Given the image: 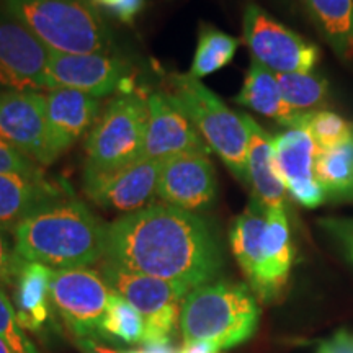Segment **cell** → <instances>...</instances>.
I'll return each mask as SVG.
<instances>
[{"label":"cell","instance_id":"obj_1","mask_svg":"<svg viewBox=\"0 0 353 353\" xmlns=\"http://www.w3.org/2000/svg\"><path fill=\"white\" fill-rule=\"evenodd\" d=\"M105 262L182 285L210 283L221 268L219 245L200 216L149 205L107 224Z\"/></svg>","mask_w":353,"mask_h":353},{"label":"cell","instance_id":"obj_2","mask_svg":"<svg viewBox=\"0 0 353 353\" xmlns=\"http://www.w3.org/2000/svg\"><path fill=\"white\" fill-rule=\"evenodd\" d=\"M15 252L52 270L90 267L105 257L107 224L76 198H63L21 219L13 229Z\"/></svg>","mask_w":353,"mask_h":353},{"label":"cell","instance_id":"obj_3","mask_svg":"<svg viewBox=\"0 0 353 353\" xmlns=\"http://www.w3.org/2000/svg\"><path fill=\"white\" fill-rule=\"evenodd\" d=\"M3 12L51 52H107L112 32L88 0H2Z\"/></svg>","mask_w":353,"mask_h":353},{"label":"cell","instance_id":"obj_4","mask_svg":"<svg viewBox=\"0 0 353 353\" xmlns=\"http://www.w3.org/2000/svg\"><path fill=\"white\" fill-rule=\"evenodd\" d=\"M259 306L245 285L210 281L183 299L180 329L185 342H210L216 350L245 342L259 324Z\"/></svg>","mask_w":353,"mask_h":353},{"label":"cell","instance_id":"obj_5","mask_svg":"<svg viewBox=\"0 0 353 353\" xmlns=\"http://www.w3.org/2000/svg\"><path fill=\"white\" fill-rule=\"evenodd\" d=\"M170 94H165L176 108L200 131L210 149L242 183L247 179V128L241 113L231 108L214 92L188 74L172 77Z\"/></svg>","mask_w":353,"mask_h":353},{"label":"cell","instance_id":"obj_6","mask_svg":"<svg viewBox=\"0 0 353 353\" xmlns=\"http://www.w3.org/2000/svg\"><path fill=\"white\" fill-rule=\"evenodd\" d=\"M148 128V99L126 92L117 97L88 134L87 167L117 169L143 156Z\"/></svg>","mask_w":353,"mask_h":353},{"label":"cell","instance_id":"obj_7","mask_svg":"<svg viewBox=\"0 0 353 353\" xmlns=\"http://www.w3.org/2000/svg\"><path fill=\"white\" fill-rule=\"evenodd\" d=\"M112 290L103 276L83 268L52 270L51 301L76 339L108 337L105 314Z\"/></svg>","mask_w":353,"mask_h":353},{"label":"cell","instance_id":"obj_8","mask_svg":"<svg viewBox=\"0 0 353 353\" xmlns=\"http://www.w3.org/2000/svg\"><path fill=\"white\" fill-rule=\"evenodd\" d=\"M242 30L252 59L272 72H311L319 61L316 44L281 25L255 3L245 7Z\"/></svg>","mask_w":353,"mask_h":353},{"label":"cell","instance_id":"obj_9","mask_svg":"<svg viewBox=\"0 0 353 353\" xmlns=\"http://www.w3.org/2000/svg\"><path fill=\"white\" fill-rule=\"evenodd\" d=\"M0 138L37 164H52L57 154L48 123L46 95L41 92H2Z\"/></svg>","mask_w":353,"mask_h":353},{"label":"cell","instance_id":"obj_10","mask_svg":"<svg viewBox=\"0 0 353 353\" xmlns=\"http://www.w3.org/2000/svg\"><path fill=\"white\" fill-rule=\"evenodd\" d=\"M161 162L139 157L117 169L100 170L85 165L83 192L101 208L134 213L151 205L157 196V179Z\"/></svg>","mask_w":353,"mask_h":353},{"label":"cell","instance_id":"obj_11","mask_svg":"<svg viewBox=\"0 0 353 353\" xmlns=\"http://www.w3.org/2000/svg\"><path fill=\"white\" fill-rule=\"evenodd\" d=\"M50 51L23 25L0 13V87L7 92L51 90Z\"/></svg>","mask_w":353,"mask_h":353},{"label":"cell","instance_id":"obj_12","mask_svg":"<svg viewBox=\"0 0 353 353\" xmlns=\"http://www.w3.org/2000/svg\"><path fill=\"white\" fill-rule=\"evenodd\" d=\"M130 65L120 57L108 52H88V54H63L50 51L51 90L54 88H72L83 94L105 97L125 85L131 77Z\"/></svg>","mask_w":353,"mask_h":353},{"label":"cell","instance_id":"obj_13","mask_svg":"<svg viewBox=\"0 0 353 353\" xmlns=\"http://www.w3.org/2000/svg\"><path fill=\"white\" fill-rule=\"evenodd\" d=\"M276 172L286 192L304 208L322 205L325 192L316 179L319 148L306 128H290L273 136Z\"/></svg>","mask_w":353,"mask_h":353},{"label":"cell","instance_id":"obj_14","mask_svg":"<svg viewBox=\"0 0 353 353\" xmlns=\"http://www.w3.org/2000/svg\"><path fill=\"white\" fill-rule=\"evenodd\" d=\"M216 188V172L208 154H180L161 162L156 193L165 205L195 213L211 205Z\"/></svg>","mask_w":353,"mask_h":353},{"label":"cell","instance_id":"obj_15","mask_svg":"<svg viewBox=\"0 0 353 353\" xmlns=\"http://www.w3.org/2000/svg\"><path fill=\"white\" fill-rule=\"evenodd\" d=\"M211 149L200 131L165 94L148 97V128L143 156L164 161L180 154H208Z\"/></svg>","mask_w":353,"mask_h":353},{"label":"cell","instance_id":"obj_16","mask_svg":"<svg viewBox=\"0 0 353 353\" xmlns=\"http://www.w3.org/2000/svg\"><path fill=\"white\" fill-rule=\"evenodd\" d=\"M101 276L110 290L117 291L128 303H131L144 319L174 304H183V299L190 293V290L182 285L125 270L110 262H105L101 267Z\"/></svg>","mask_w":353,"mask_h":353},{"label":"cell","instance_id":"obj_17","mask_svg":"<svg viewBox=\"0 0 353 353\" xmlns=\"http://www.w3.org/2000/svg\"><path fill=\"white\" fill-rule=\"evenodd\" d=\"M294 259L293 242L285 208L267 211L262 242V268L254 293L262 301H273L288 281Z\"/></svg>","mask_w":353,"mask_h":353},{"label":"cell","instance_id":"obj_18","mask_svg":"<svg viewBox=\"0 0 353 353\" xmlns=\"http://www.w3.org/2000/svg\"><path fill=\"white\" fill-rule=\"evenodd\" d=\"M46 110L52 148L59 157L94 125L100 101L72 88H54L46 94Z\"/></svg>","mask_w":353,"mask_h":353},{"label":"cell","instance_id":"obj_19","mask_svg":"<svg viewBox=\"0 0 353 353\" xmlns=\"http://www.w3.org/2000/svg\"><path fill=\"white\" fill-rule=\"evenodd\" d=\"M247 128V179L254 198L267 210L285 208L286 188L275 165L273 138L250 114L241 113Z\"/></svg>","mask_w":353,"mask_h":353},{"label":"cell","instance_id":"obj_20","mask_svg":"<svg viewBox=\"0 0 353 353\" xmlns=\"http://www.w3.org/2000/svg\"><path fill=\"white\" fill-rule=\"evenodd\" d=\"M65 198L63 187L46 176L0 174V226L13 231L26 216Z\"/></svg>","mask_w":353,"mask_h":353},{"label":"cell","instance_id":"obj_21","mask_svg":"<svg viewBox=\"0 0 353 353\" xmlns=\"http://www.w3.org/2000/svg\"><path fill=\"white\" fill-rule=\"evenodd\" d=\"M237 105L272 118L285 128H304L307 113H298L286 103L276 74L252 59L241 92L234 99Z\"/></svg>","mask_w":353,"mask_h":353},{"label":"cell","instance_id":"obj_22","mask_svg":"<svg viewBox=\"0 0 353 353\" xmlns=\"http://www.w3.org/2000/svg\"><path fill=\"white\" fill-rule=\"evenodd\" d=\"M52 268L23 262L15 281V311L25 330L39 332L51 321Z\"/></svg>","mask_w":353,"mask_h":353},{"label":"cell","instance_id":"obj_23","mask_svg":"<svg viewBox=\"0 0 353 353\" xmlns=\"http://www.w3.org/2000/svg\"><path fill=\"white\" fill-rule=\"evenodd\" d=\"M267 208L252 196L245 211L234 221L231 229V247L234 257L249 280L250 288H255L262 268V242L267 226Z\"/></svg>","mask_w":353,"mask_h":353},{"label":"cell","instance_id":"obj_24","mask_svg":"<svg viewBox=\"0 0 353 353\" xmlns=\"http://www.w3.org/2000/svg\"><path fill=\"white\" fill-rule=\"evenodd\" d=\"M329 46L353 64V0H303Z\"/></svg>","mask_w":353,"mask_h":353},{"label":"cell","instance_id":"obj_25","mask_svg":"<svg viewBox=\"0 0 353 353\" xmlns=\"http://www.w3.org/2000/svg\"><path fill=\"white\" fill-rule=\"evenodd\" d=\"M316 179L325 196L353 195V136L335 148L319 151Z\"/></svg>","mask_w":353,"mask_h":353},{"label":"cell","instance_id":"obj_26","mask_svg":"<svg viewBox=\"0 0 353 353\" xmlns=\"http://www.w3.org/2000/svg\"><path fill=\"white\" fill-rule=\"evenodd\" d=\"M239 39L210 25H201L195 57L188 76L201 81L228 65L236 56Z\"/></svg>","mask_w":353,"mask_h":353},{"label":"cell","instance_id":"obj_27","mask_svg":"<svg viewBox=\"0 0 353 353\" xmlns=\"http://www.w3.org/2000/svg\"><path fill=\"white\" fill-rule=\"evenodd\" d=\"M286 103L298 113H312L327 103L329 83L321 74L293 72L276 74Z\"/></svg>","mask_w":353,"mask_h":353},{"label":"cell","instance_id":"obj_28","mask_svg":"<svg viewBox=\"0 0 353 353\" xmlns=\"http://www.w3.org/2000/svg\"><path fill=\"white\" fill-rule=\"evenodd\" d=\"M103 327L107 335H113L128 343H139L143 342L144 335V317L121 294L112 290Z\"/></svg>","mask_w":353,"mask_h":353},{"label":"cell","instance_id":"obj_29","mask_svg":"<svg viewBox=\"0 0 353 353\" xmlns=\"http://www.w3.org/2000/svg\"><path fill=\"white\" fill-rule=\"evenodd\" d=\"M304 128L316 141L319 151L335 148L353 136V123L347 121L339 113L329 112V110H317V112L307 113Z\"/></svg>","mask_w":353,"mask_h":353},{"label":"cell","instance_id":"obj_30","mask_svg":"<svg viewBox=\"0 0 353 353\" xmlns=\"http://www.w3.org/2000/svg\"><path fill=\"white\" fill-rule=\"evenodd\" d=\"M0 339L13 353H39L20 325L15 306L3 286H0Z\"/></svg>","mask_w":353,"mask_h":353},{"label":"cell","instance_id":"obj_31","mask_svg":"<svg viewBox=\"0 0 353 353\" xmlns=\"http://www.w3.org/2000/svg\"><path fill=\"white\" fill-rule=\"evenodd\" d=\"M182 304H174L144 319L143 343L145 348L169 345L176 322H180Z\"/></svg>","mask_w":353,"mask_h":353},{"label":"cell","instance_id":"obj_32","mask_svg":"<svg viewBox=\"0 0 353 353\" xmlns=\"http://www.w3.org/2000/svg\"><path fill=\"white\" fill-rule=\"evenodd\" d=\"M25 260L15 252L13 231L0 226V286H13Z\"/></svg>","mask_w":353,"mask_h":353},{"label":"cell","instance_id":"obj_33","mask_svg":"<svg viewBox=\"0 0 353 353\" xmlns=\"http://www.w3.org/2000/svg\"><path fill=\"white\" fill-rule=\"evenodd\" d=\"M0 174H12L21 176H43V170L13 145L0 138Z\"/></svg>","mask_w":353,"mask_h":353},{"label":"cell","instance_id":"obj_34","mask_svg":"<svg viewBox=\"0 0 353 353\" xmlns=\"http://www.w3.org/2000/svg\"><path fill=\"white\" fill-rule=\"evenodd\" d=\"M317 353H353V334L341 330L329 341L322 342Z\"/></svg>","mask_w":353,"mask_h":353},{"label":"cell","instance_id":"obj_35","mask_svg":"<svg viewBox=\"0 0 353 353\" xmlns=\"http://www.w3.org/2000/svg\"><path fill=\"white\" fill-rule=\"evenodd\" d=\"M144 0H125L120 7L114 8L112 15L114 19H118L123 23H131L134 20V17L143 10Z\"/></svg>","mask_w":353,"mask_h":353},{"label":"cell","instance_id":"obj_36","mask_svg":"<svg viewBox=\"0 0 353 353\" xmlns=\"http://www.w3.org/2000/svg\"><path fill=\"white\" fill-rule=\"evenodd\" d=\"M74 343L81 353H117L112 348L100 345L99 342L92 341V339H74Z\"/></svg>","mask_w":353,"mask_h":353},{"label":"cell","instance_id":"obj_37","mask_svg":"<svg viewBox=\"0 0 353 353\" xmlns=\"http://www.w3.org/2000/svg\"><path fill=\"white\" fill-rule=\"evenodd\" d=\"M218 352L210 342H185L176 353H213Z\"/></svg>","mask_w":353,"mask_h":353},{"label":"cell","instance_id":"obj_38","mask_svg":"<svg viewBox=\"0 0 353 353\" xmlns=\"http://www.w3.org/2000/svg\"><path fill=\"white\" fill-rule=\"evenodd\" d=\"M123 2H125V0H92V3H94V6L105 8V10H108L110 13H112L114 8L120 7Z\"/></svg>","mask_w":353,"mask_h":353},{"label":"cell","instance_id":"obj_39","mask_svg":"<svg viewBox=\"0 0 353 353\" xmlns=\"http://www.w3.org/2000/svg\"><path fill=\"white\" fill-rule=\"evenodd\" d=\"M0 353H13L10 348H8L7 343L2 341V339H0Z\"/></svg>","mask_w":353,"mask_h":353},{"label":"cell","instance_id":"obj_40","mask_svg":"<svg viewBox=\"0 0 353 353\" xmlns=\"http://www.w3.org/2000/svg\"><path fill=\"white\" fill-rule=\"evenodd\" d=\"M213 353H219V352H213Z\"/></svg>","mask_w":353,"mask_h":353}]
</instances>
